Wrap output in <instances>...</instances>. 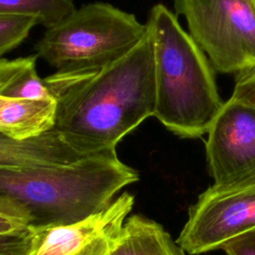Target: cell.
<instances>
[{
    "label": "cell",
    "mask_w": 255,
    "mask_h": 255,
    "mask_svg": "<svg viewBox=\"0 0 255 255\" xmlns=\"http://www.w3.org/2000/svg\"><path fill=\"white\" fill-rule=\"evenodd\" d=\"M133 202V196L124 192L105 208L80 221L29 227L31 241L26 255H109Z\"/></svg>",
    "instance_id": "cell-8"
},
{
    "label": "cell",
    "mask_w": 255,
    "mask_h": 255,
    "mask_svg": "<svg viewBox=\"0 0 255 255\" xmlns=\"http://www.w3.org/2000/svg\"><path fill=\"white\" fill-rule=\"evenodd\" d=\"M231 97L255 106V65L237 73Z\"/></svg>",
    "instance_id": "cell-17"
},
{
    "label": "cell",
    "mask_w": 255,
    "mask_h": 255,
    "mask_svg": "<svg viewBox=\"0 0 255 255\" xmlns=\"http://www.w3.org/2000/svg\"><path fill=\"white\" fill-rule=\"evenodd\" d=\"M37 24L38 19L29 15H0V56L18 47Z\"/></svg>",
    "instance_id": "cell-14"
},
{
    "label": "cell",
    "mask_w": 255,
    "mask_h": 255,
    "mask_svg": "<svg viewBox=\"0 0 255 255\" xmlns=\"http://www.w3.org/2000/svg\"><path fill=\"white\" fill-rule=\"evenodd\" d=\"M76 10L73 0H0V15L36 17L46 29Z\"/></svg>",
    "instance_id": "cell-13"
},
{
    "label": "cell",
    "mask_w": 255,
    "mask_h": 255,
    "mask_svg": "<svg viewBox=\"0 0 255 255\" xmlns=\"http://www.w3.org/2000/svg\"><path fill=\"white\" fill-rule=\"evenodd\" d=\"M57 103L53 97L18 99L0 96V133L18 140L54 129Z\"/></svg>",
    "instance_id": "cell-10"
},
{
    "label": "cell",
    "mask_w": 255,
    "mask_h": 255,
    "mask_svg": "<svg viewBox=\"0 0 255 255\" xmlns=\"http://www.w3.org/2000/svg\"><path fill=\"white\" fill-rule=\"evenodd\" d=\"M31 241L29 228L0 235V255H26Z\"/></svg>",
    "instance_id": "cell-16"
},
{
    "label": "cell",
    "mask_w": 255,
    "mask_h": 255,
    "mask_svg": "<svg viewBox=\"0 0 255 255\" xmlns=\"http://www.w3.org/2000/svg\"><path fill=\"white\" fill-rule=\"evenodd\" d=\"M207 135L205 153L213 184L255 182V106L231 97Z\"/></svg>",
    "instance_id": "cell-7"
},
{
    "label": "cell",
    "mask_w": 255,
    "mask_h": 255,
    "mask_svg": "<svg viewBox=\"0 0 255 255\" xmlns=\"http://www.w3.org/2000/svg\"><path fill=\"white\" fill-rule=\"evenodd\" d=\"M117 150L90 154L68 164L0 168V196L30 217L29 227L71 224L108 206L138 180Z\"/></svg>",
    "instance_id": "cell-2"
},
{
    "label": "cell",
    "mask_w": 255,
    "mask_h": 255,
    "mask_svg": "<svg viewBox=\"0 0 255 255\" xmlns=\"http://www.w3.org/2000/svg\"><path fill=\"white\" fill-rule=\"evenodd\" d=\"M255 231V182L212 184L188 209V218L176 239L187 253L221 249L242 235Z\"/></svg>",
    "instance_id": "cell-6"
},
{
    "label": "cell",
    "mask_w": 255,
    "mask_h": 255,
    "mask_svg": "<svg viewBox=\"0 0 255 255\" xmlns=\"http://www.w3.org/2000/svg\"><path fill=\"white\" fill-rule=\"evenodd\" d=\"M157 222L139 214L128 217L109 255H185Z\"/></svg>",
    "instance_id": "cell-11"
},
{
    "label": "cell",
    "mask_w": 255,
    "mask_h": 255,
    "mask_svg": "<svg viewBox=\"0 0 255 255\" xmlns=\"http://www.w3.org/2000/svg\"><path fill=\"white\" fill-rule=\"evenodd\" d=\"M88 155L71 146L55 129L25 140L0 133V168L68 164Z\"/></svg>",
    "instance_id": "cell-9"
},
{
    "label": "cell",
    "mask_w": 255,
    "mask_h": 255,
    "mask_svg": "<svg viewBox=\"0 0 255 255\" xmlns=\"http://www.w3.org/2000/svg\"><path fill=\"white\" fill-rule=\"evenodd\" d=\"M145 25L153 51V117L179 137L202 136L224 104L208 60L164 5L151 8Z\"/></svg>",
    "instance_id": "cell-3"
},
{
    "label": "cell",
    "mask_w": 255,
    "mask_h": 255,
    "mask_svg": "<svg viewBox=\"0 0 255 255\" xmlns=\"http://www.w3.org/2000/svg\"><path fill=\"white\" fill-rule=\"evenodd\" d=\"M145 34L146 25L133 14L93 2L47 28L35 51L56 73H87L117 61Z\"/></svg>",
    "instance_id": "cell-4"
},
{
    "label": "cell",
    "mask_w": 255,
    "mask_h": 255,
    "mask_svg": "<svg viewBox=\"0 0 255 255\" xmlns=\"http://www.w3.org/2000/svg\"><path fill=\"white\" fill-rule=\"evenodd\" d=\"M37 55L0 59V96L18 99L52 97L36 70Z\"/></svg>",
    "instance_id": "cell-12"
},
{
    "label": "cell",
    "mask_w": 255,
    "mask_h": 255,
    "mask_svg": "<svg viewBox=\"0 0 255 255\" xmlns=\"http://www.w3.org/2000/svg\"><path fill=\"white\" fill-rule=\"evenodd\" d=\"M221 249L226 255H255V231L224 244Z\"/></svg>",
    "instance_id": "cell-18"
},
{
    "label": "cell",
    "mask_w": 255,
    "mask_h": 255,
    "mask_svg": "<svg viewBox=\"0 0 255 255\" xmlns=\"http://www.w3.org/2000/svg\"><path fill=\"white\" fill-rule=\"evenodd\" d=\"M29 226L28 213L14 201L0 196V235L25 230Z\"/></svg>",
    "instance_id": "cell-15"
},
{
    "label": "cell",
    "mask_w": 255,
    "mask_h": 255,
    "mask_svg": "<svg viewBox=\"0 0 255 255\" xmlns=\"http://www.w3.org/2000/svg\"><path fill=\"white\" fill-rule=\"evenodd\" d=\"M189 35L220 73L255 65V0H173Z\"/></svg>",
    "instance_id": "cell-5"
},
{
    "label": "cell",
    "mask_w": 255,
    "mask_h": 255,
    "mask_svg": "<svg viewBox=\"0 0 255 255\" xmlns=\"http://www.w3.org/2000/svg\"><path fill=\"white\" fill-rule=\"evenodd\" d=\"M57 103V130L74 148L94 154L115 150L143 121L153 117V51L147 29L126 55L87 73H54L44 79Z\"/></svg>",
    "instance_id": "cell-1"
}]
</instances>
